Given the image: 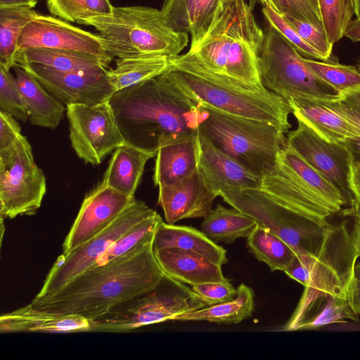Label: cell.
<instances>
[{
  "mask_svg": "<svg viewBox=\"0 0 360 360\" xmlns=\"http://www.w3.org/2000/svg\"><path fill=\"white\" fill-rule=\"evenodd\" d=\"M254 292L244 283L237 288L236 296L229 301L181 314L172 321H205L217 323H238L252 316Z\"/></svg>",
  "mask_w": 360,
  "mask_h": 360,
  "instance_id": "d6a6232c",
  "label": "cell"
},
{
  "mask_svg": "<svg viewBox=\"0 0 360 360\" xmlns=\"http://www.w3.org/2000/svg\"><path fill=\"white\" fill-rule=\"evenodd\" d=\"M198 165L207 186L219 194L227 188H260L262 176L215 146L199 131Z\"/></svg>",
  "mask_w": 360,
  "mask_h": 360,
  "instance_id": "ffe728a7",
  "label": "cell"
},
{
  "mask_svg": "<svg viewBox=\"0 0 360 360\" xmlns=\"http://www.w3.org/2000/svg\"><path fill=\"white\" fill-rule=\"evenodd\" d=\"M349 301L353 311L360 315V262L356 263L348 290Z\"/></svg>",
  "mask_w": 360,
  "mask_h": 360,
  "instance_id": "681fc988",
  "label": "cell"
},
{
  "mask_svg": "<svg viewBox=\"0 0 360 360\" xmlns=\"http://www.w3.org/2000/svg\"><path fill=\"white\" fill-rule=\"evenodd\" d=\"M135 198L101 182L84 199L63 244V253H69L105 230Z\"/></svg>",
  "mask_w": 360,
  "mask_h": 360,
  "instance_id": "e0dca14e",
  "label": "cell"
},
{
  "mask_svg": "<svg viewBox=\"0 0 360 360\" xmlns=\"http://www.w3.org/2000/svg\"><path fill=\"white\" fill-rule=\"evenodd\" d=\"M352 234L356 254L360 257V221L356 220Z\"/></svg>",
  "mask_w": 360,
  "mask_h": 360,
  "instance_id": "11a10c76",
  "label": "cell"
},
{
  "mask_svg": "<svg viewBox=\"0 0 360 360\" xmlns=\"http://www.w3.org/2000/svg\"><path fill=\"white\" fill-rule=\"evenodd\" d=\"M162 221L156 212L133 227L102 254L91 268L105 265L153 243L157 228Z\"/></svg>",
  "mask_w": 360,
  "mask_h": 360,
  "instance_id": "8d00e7d4",
  "label": "cell"
},
{
  "mask_svg": "<svg viewBox=\"0 0 360 360\" xmlns=\"http://www.w3.org/2000/svg\"><path fill=\"white\" fill-rule=\"evenodd\" d=\"M34 63L64 72L84 71L110 65L103 59L86 53L50 49L30 48L18 50L15 64Z\"/></svg>",
  "mask_w": 360,
  "mask_h": 360,
  "instance_id": "f546056e",
  "label": "cell"
},
{
  "mask_svg": "<svg viewBox=\"0 0 360 360\" xmlns=\"http://www.w3.org/2000/svg\"><path fill=\"white\" fill-rule=\"evenodd\" d=\"M198 134L181 137L162 145L155 155V186H168L192 174L198 165Z\"/></svg>",
  "mask_w": 360,
  "mask_h": 360,
  "instance_id": "d4e9b609",
  "label": "cell"
},
{
  "mask_svg": "<svg viewBox=\"0 0 360 360\" xmlns=\"http://www.w3.org/2000/svg\"><path fill=\"white\" fill-rule=\"evenodd\" d=\"M332 110L360 129V86L340 94L335 100H323Z\"/></svg>",
  "mask_w": 360,
  "mask_h": 360,
  "instance_id": "f6af8a7d",
  "label": "cell"
},
{
  "mask_svg": "<svg viewBox=\"0 0 360 360\" xmlns=\"http://www.w3.org/2000/svg\"><path fill=\"white\" fill-rule=\"evenodd\" d=\"M245 0H227L218 8L202 40L186 52L211 70L258 89L264 31Z\"/></svg>",
  "mask_w": 360,
  "mask_h": 360,
  "instance_id": "277c9868",
  "label": "cell"
},
{
  "mask_svg": "<svg viewBox=\"0 0 360 360\" xmlns=\"http://www.w3.org/2000/svg\"><path fill=\"white\" fill-rule=\"evenodd\" d=\"M272 8L281 15L290 16L323 29L318 0H271Z\"/></svg>",
  "mask_w": 360,
  "mask_h": 360,
  "instance_id": "b9f144b4",
  "label": "cell"
},
{
  "mask_svg": "<svg viewBox=\"0 0 360 360\" xmlns=\"http://www.w3.org/2000/svg\"><path fill=\"white\" fill-rule=\"evenodd\" d=\"M318 3L323 30L334 45L344 37L352 20V0H318Z\"/></svg>",
  "mask_w": 360,
  "mask_h": 360,
  "instance_id": "f35d334b",
  "label": "cell"
},
{
  "mask_svg": "<svg viewBox=\"0 0 360 360\" xmlns=\"http://www.w3.org/2000/svg\"><path fill=\"white\" fill-rule=\"evenodd\" d=\"M50 48L75 51L98 56L109 64L113 57L98 34L74 26L63 19L39 13L24 27L18 50Z\"/></svg>",
  "mask_w": 360,
  "mask_h": 360,
  "instance_id": "2e32d148",
  "label": "cell"
},
{
  "mask_svg": "<svg viewBox=\"0 0 360 360\" xmlns=\"http://www.w3.org/2000/svg\"><path fill=\"white\" fill-rule=\"evenodd\" d=\"M108 101L125 142L155 153L170 141L198 134L207 115L162 75L117 91Z\"/></svg>",
  "mask_w": 360,
  "mask_h": 360,
  "instance_id": "7a4b0ae2",
  "label": "cell"
},
{
  "mask_svg": "<svg viewBox=\"0 0 360 360\" xmlns=\"http://www.w3.org/2000/svg\"><path fill=\"white\" fill-rule=\"evenodd\" d=\"M155 259L163 273L191 286L206 282L229 281L221 265L196 252L175 248L155 250Z\"/></svg>",
  "mask_w": 360,
  "mask_h": 360,
  "instance_id": "7402d4cb",
  "label": "cell"
},
{
  "mask_svg": "<svg viewBox=\"0 0 360 360\" xmlns=\"http://www.w3.org/2000/svg\"><path fill=\"white\" fill-rule=\"evenodd\" d=\"M348 320L359 321V315L352 309L348 295L304 287L297 307L283 330L316 329Z\"/></svg>",
  "mask_w": 360,
  "mask_h": 360,
  "instance_id": "44dd1931",
  "label": "cell"
},
{
  "mask_svg": "<svg viewBox=\"0 0 360 360\" xmlns=\"http://www.w3.org/2000/svg\"></svg>",
  "mask_w": 360,
  "mask_h": 360,
  "instance_id": "6125c7cd",
  "label": "cell"
},
{
  "mask_svg": "<svg viewBox=\"0 0 360 360\" xmlns=\"http://www.w3.org/2000/svg\"><path fill=\"white\" fill-rule=\"evenodd\" d=\"M219 194L205 182L198 167L190 176L171 185L159 187L158 205L168 224L205 217Z\"/></svg>",
  "mask_w": 360,
  "mask_h": 360,
  "instance_id": "d6986e66",
  "label": "cell"
},
{
  "mask_svg": "<svg viewBox=\"0 0 360 360\" xmlns=\"http://www.w3.org/2000/svg\"><path fill=\"white\" fill-rule=\"evenodd\" d=\"M85 0H47L49 12L70 22H77L83 16Z\"/></svg>",
  "mask_w": 360,
  "mask_h": 360,
  "instance_id": "bcb514c9",
  "label": "cell"
},
{
  "mask_svg": "<svg viewBox=\"0 0 360 360\" xmlns=\"http://www.w3.org/2000/svg\"><path fill=\"white\" fill-rule=\"evenodd\" d=\"M282 16L302 39L323 55L326 60H329L333 45L328 40L323 29L293 17Z\"/></svg>",
  "mask_w": 360,
  "mask_h": 360,
  "instance_id": "7bdbcfd3",
  "label": "cell"
},
{
  "mask_svg": "<svg viewBox=\"0 0 360 360\" xmlns=\"http://www.w3.org/2000/svg\"><path fill=\"white\" fill-rule=\"evenodd\" d=\"M278 159L289 167L314 193L338 212L347 205L340 192L323 176L287 146L280 151Z\"/></svg>",
  "mask_w": 360,
  "mask_h": 360,
  "instance_id": "836d02e7",
  "label": "cell"
},
{
  "mask_svg": "<svg viewBox=\"0 0 360 360\" xmlns=\"http://www.w3.org/2000/svg\"><path fill=\"white\" fill-rule=\"evenodd\" d=\"M304 61L315 75L340 94L360 86V71L354 66L306 58Z\"/></svg>",
  "mask_w": 360,
  "mask_h": 360,
  "instance_id": "74e56055",
  "label": "cell"
},
{
  "mask_svg": "<svg viewBox=\"0 0 360 360\" xmlns=\"http://www.w3.org/2000/svg\"><path fill=\"white\" fill-rule=\"evenodd\" d=\"M70 140L84 162L99 165L107 155L125 143L109 103L66 105Z\"/></svg>",
  "mask_w": 360,
  "mask_h": 360,
  "instance_id": "4fadbf2b",
  "label": "cell"
},
{
  "mask_svg": "<svg viewBox=\"0 0 360 360\" xmlns=\"http://www.w3.org/2000/svg\"><path fill=\"white\" fill-rule=\"evenodd\" d=\"M287 146L323 176L340 192L347 204L353 205V162L344 142L329 141L297 120V127L288 133Z\"/></svg>",
  "mask_w": 360,
  "mask_h": 360,
  "instance_id": "5bb4252c",
  "label": "cell"
},
{
  "mask_svg": "<svg viewBox=\"0 0 360 360\" xmlns=\"http://www.w3.org/2000/svg\"><path fill=\"white\" fill-rule=\"evenodd\" d=\"M164 276L150 243L120 259L87 269L56 292L35 297L30 304L37 309L93 321L150 292Z\"/></svg>",
  "mask_w": 360,
  "mask_h": 360,
  "instance_id": "6da1fadb",
  "label": "cell"
},
{
  "mask_svg": "<svg viewBox=\"0 0 360 360\" xmlns=\"http://www.w3.org/2000/svg\"><path fill=\"white\" fill-rule=\"evenodd\" d=\"M262 13L269 26H271L279 32L295 48L300 55L310 56L323 61H328L323 55L302 39L284 18L271 6L269 5L262 6Z\"/></svg>",
  "mask_w": 360,
  "mask_h": 360,
  "instance_id": "60d3db41",
  "label": "cell"
},
{
  "mask_svg": "<svg viewBox=\"0 0 360 360\" xmlns=\"http://www.w3.org/2000/svg\"><path fill=\"white\" fill-rule=\"evenodd\" d=\"M38 14L28 7L0 8V66L10 70L15 65L22 31Z\"/></svg>",
  "mask_w": 360,
  "mask_h": 360,
  "instance_id": "d590c367",
  "label": "cell"
},
{
  "mask_svg": "<svg viewBox=\"0 0 360 360\" xmlns=\"http://www.w3.org/2000/svg\"><path fill=\"white\" fill-rule=\"evenodd\" d=\"M260 189L281 204L314 220L326 221L338 213L278 158L274 167L262 176Z\"/></svg>",
  "mask_w": 360,
  "mask_h": 360,
  "instance_id": "ac0fdd59",
  "label": "cell"
},
{
  "mask_svg": "<svg viewBox=\"0 0 360 360\" xmlns=\"http://www.w3.org/2000/svg\"><path fill=\"white\" fill-rule=\"evenodd\" d=\"M354 14L356 18H360V0H352Z\"/></svg>",
  "mask_w": 360,
  "mask_h": 360,
  "instance_id": "680465c9",
  "label": "cell"
},
{
  "mask_svg": "<svg viewBox=\"0 0 360 360\" xmlns=\"http://www.w3.org/2000/svg\"><path fill=\"white\" fill-rule=\"evenodd\" d=\"M155 155L125 142L114 150L101 182L127 196L135 197L145 165Z\"/></svg>",
  "mask_w": 360,
  "mask_h": 360,
  "instance_id": "83f0119b",
  "label": "cell"
},
{
  "mask_svg": "<svg viewBox=\"0 0 360 360\" xmlns=\"http://www.w3.org/2000/svg\"><path fill=\"white\" fill-rule=\"evenodd\" d=\"M352 210L356 220L360 221V198L354 200L352 205Z\"/></svg>",
  "mask_w": 360,
  "mask_h": 360,
  "instance_id": "9f6ffc18",
  "label": "cell"
},
{
  "mask_svg": "<svg viewBox=\"0 0 360 360\" xmlns=\"http://www.w3.org/2000/svg\"><path fill=\"white\" fill-rule=\"evenodd\" d=\"M202 106L207 115L199 127L202 135L262 176L274 167L278 153L287 146L285 133L280 127Z\"/></svg>",
  "mask_w": 360,
  "mask_h": 360,
  "instance_id": "8992f818",
  "label": "cell"
},
{
  "mask_svg": "<svg viewBox=\"0 0 360 360\" xmlns=\"http://www.w3.org/2000/svg\"><path fill=\"white\" fill-rule=\"evenodd\" d=\"M172 58L163 55H145L117 58L115 66L107 70L115 91L161 75L169 70Z\"/></svg>",
  "mask_w": 360,
  "mask_h": 360,
  "instance_id": "4dcf8cb0",
  "label": "cell"
},
{
  "mask_svg": "<svg viewBox=\"0 0 360 360\" xmlns=\"http://www.w3.org/2000/svg\"><path fill=\"white\" fill-rule=\"evenodd\" d=\"M21 135L20 127L15 117L0 110V150L13 144Z\"/></svg>",
  "mask_w": 360,
  "mask_h": 360,
  "instance_id": "7dc6e473",
  "label": "cell"
},
{
  "mask_svg": "<svg viewBox=\"0 0 360 360\" xmlns=\"http://www.w3.org/2000/svg\"><path fill=\"white\" fill-rule=\"evenodd\" d=\"M207 307L184 283L165 274L150 292L117 308L110 317L113 330L124 332L172 321L176 316Z\"/></svg>",
  "mask_w": 360,
  "mask_h": 360,
  "instance_id": "8fae6325",
  "label": "cell"
},
{
  "mask_svg": "<svg viewBox=\"0 0 360 360\" xmlns=\"http://www.w3.org/2000/svg\"><path fill=\"white\" fill-rule=\"evenodd\" d=\"M18 84L23 96L28 120L34 126L55 129L66 108L51 94L36 77L18 65L13 66Z\"/></svg>",
  "mask_w": 360,
  "mask_h": 360,
  "instance_id": "4316f807",
  "label": "cell"
},
{
  "mask_svg": "<svg viewBox=\"0 0 360 360\" xmlns=\"http://www.w3.org/2000/svg\"><path fill=\"white\" fill-rule=\"evenodd\" d=\"M256 4H259L262 5V6H267V5L272 6L271 0H249L248 4H249L250 7L251 8V9L253 10Z\"/></svg>",
  "mask_w": 360,
  "mask_h": 360,
  "instance_id": "6f0895ef",
  "label": "cell"
},
{
  "mask_svg": "<svg viewBox=\"0 0 360 360\" xmlns=\"http://www.w3.org/2000/svg\"><path fill=\"white\" fill-rule=\"evenodd\" d=\"M344 143L351 153L353 165L360 164V137L349 139Z\"/></svg>",
  "mask_w": 360,
  "mask_h": 360,
  "instance_id": "816d5d0a",
  "label": "cell"
},
{
  "mask_svg": "<svg viewBox=\"0 0 360 360\" xmlns=\"http://www.w3.org/2000/svg\"><path fill=\"white\" fill-rule=\"evenodd\" d=\"M1 333H77L90 331V322L77 315L51 313L33 308L30 304L2 314Z\"/></svg>",
  "mask_w": 360,
  "mask_h": 360,
  "instance_id": "cb8c5ba5",
  "label": "cell"
},
{
  "mask_svg": "<svg viewBox=\"0 0 360 360\" xmlns=\"http://www.w3.org/2000/svg\"><path fill=\"white\" fill-rule=\"evenodd\" d=\"M219 196L269 229L296 255H317L332 225L328 221L314 220L288 208L260 188H227L221 191Z\"/></svg>",
  "mask_w": 360,
  "mask_h": 360,
  "instance_id": "52a82bcc",
  "label": "cell"
},
{
  "mask_svg": "<svg viewBox=\"0 0 360 360\" xmlns=\"http://www.w3.org/2000/svg\"><path fill=\"white\" fill-rule=\"evenodd\" d=\"M32 75L54 97L67 105H94L108 101L115 92L101 67L64 72L34 63L15 64Z\"/></svg>",
  "mask_w": 360,
  "mask_h": 360,
  "instance_id": "9a60e30c",
  "label": "cell"
},
{
  "mask_svg": "<svg viewBox=\"0 0 360 360\" xmlns=\"http://www.w3.org/2000/svg\"><path fill=\"white\" fill-rule=\"evenodd\" d=\"M0 110L23 122L28 120L27 106L16 77L0 66Z\"/></svg>",
  "mask_w": 360,
  "mask_h": 360,
  "instance_id": "ab89813d",
  "label": "cell"
},
{
  "mask_svg": "<svg viewBox=\"0 0 360 360\" xmlns=\"http://www.w3.org/2000/svg\"><path fill=\"white\" fill-rule=\"evenodd\" d=\"M344 37L352 41H360V18H356L349 22Z\"/></svg>",
  "mask_w": 360,
  "mask_h": 360,
  "instance_id": "f907efd6",
  "label": "cell"
},
{
  "mask_svg": "<svg viewBox=\"0 0 360 360\" xmlns=\"http://www.w3.org/2000/svg\"><path fill=\"white\" fill-rule=\"evenodd\" d=\"M192 290L207 307L229 301L237 295V289L229 281L202 283L193 285Z\"/></svg>",
  "mask_w": 360,
  "mask_h": 360,
  "instance_id": "ee69618b",
  "label": "cell"
},
{
  "mask_svg": "<svg viewBox=\"0 0 360 360\" xmlns=\"http://www.w3.org/2000/svg\"><path fill=\"white\" fill-rule=\"evenodd\" d=\"M257 224L252 217L235 207L218 205L203 217L201 228L213 241L231 243L238 238L248 237Z\"/></svg>",
  "mask_w": 360,
  "mask_h": 360,
  "instance_id": "1f68e13d",
  "label": "cell"
},
{
  "mask_svg": "<svg viewBox=\"0 0 360 360\" xmlns=\"http://www.w3.org/2000/svg\"><path fill=\"white\" fill-rule=\"evenodd\" d=\"M356 254L347 223L332 224L316 256L295 255L284 272L304 287L348 295Z\"/></svg>",
  "mask_w": 360,
  "mask_h": 360,
  "instance_id": "9c48e42d",
  "label": "cell"
},
{
  "mask_svg": "<svg viewBox=\"0 0 360 360\" xmlns=\"http://www.w3.org/2000/svg\"><path fill=\"white\" fill-rule=\"evenodd\" d=\"M98 32L117 58L163 55L174 58L188 46V34L172 27L161 10L144 6H114L110 15L77 21Z\"/></svg>",
  "mask_w": 360,
  "mask_h": 360,
  "instance_id": "5b68a950",
  "label": "cell"
},
{
  "mask_svg": "<svg viewBox=\"0 0 360 360\" xmlns=\"http://www.w3.org/2000/svg\"><path fill=\"white\" fill-rule=\"evenodd\" d=\"M163 77L188 98L228 114L269 122L285 134L292 109L283 98L215 72L187 53L172 58Z\"/></svg>",
  "mask_w": 360,
  "mask_h": 360,
  "instance_id": "3957f363",
  "label": "cell"
},
{
  "mask_svg": "<svg viewBox=\"0 0 360 360\" xmlns=\"http://www.w3.org/2000/svg\"><path fill=\"white\" fill-rule=\"evenodd\" d=\"M227 0H165L161 11L176 30L191 35V46L206 34L219 7Z\"/></svg>",
  "mask_w": 360,
  "mask_h": 360,
  "instance_id": "484cf974",
  "label": "cell"
},
{
  "mask_svg": "<svg viewBox=\"0 0 360 360\" xmlns=\"http://www.w3.org/2000/svg\"><path fill=\"white\" fill-rule=\"evenodd\" d=\"M113 8L110 0H85L81 20L110 15L112 13Z\"/></svg>",
  "mask_w": 360,
  "mask_h": 360,
  "instance_id": "c3c4849f",
  "label": "cell"
},
{
  "mask_svg": "<svg viewBox=\"0 0 360 360\" xmlns=\"http://www.w3.org/2000/svg\"><path fill=\"white\" fill-rule=\"evenodd\" d=\"M247 238L250 251L271 271H284L296 255L285 242L259 223Z\"/></svg>",
  "mask_w": 360,
  "mask_h": 360,
  "instance_id": "e575fe53",
  "label": "cell"
},
{
  "mask_svg": "<svg viewBox=\"0 0 360 360\" xmlns=\"http://www.w3.org/2000/svg\"><path fill=\"white\" fill-rule=\"evenodd\" d=\"M175 248L200 254L223 265L228 262L226 250L208 238L202 231L185 226L166 224L158 225L153 242V250Z\"/></svg>",
  "mask_w": 360,
  "mask_h": 360,
  "instance_id": "f1b7e54d",
  "label": "cell"
},
{
  "mask_svg": "<svg viewBox=\"0 0 360 360\" xmlns=\"http://www.w3.org/2000/svg\"><path fill=\"white\" fill-rule=\"evenodd\" d=\"M287 102L297 120L329 141L345 142L360 137V129L329 108L323 100L292 97Z\"/></svg>",
  "mask_w": 360,
  "mask_h": 360,
  "instance_id": "603a6c76",
  "label": "cell"
},
{
  "mask_svg": "<svg viewBox=\"0 0 360 360\" xmlns=\"http://www.w3.org/2000/svg\"><path fill=\"white\" fill-rule=\"evenodd\" d=\"M358 69L360 71V60H359V64H358Z\"/></svg>",
  "mask_w": 360,
  "mask_h": 360,
  "instance_id": "91938a15",
  "label": "cell"
},
{
  "mask_svg": "<svg viewBox=\"0 0 360 360\" xmlns=\"http://www.w3.org/2000/svg\"><path fill=\"white\" fill-rule=\"evenodd\" d=\"M259 65L263 86L285 100L292 97L335 100L340 93L306 65L304 57L271 26L264 32Z\"/></svg>",
  "mask_w": 360,
  "mask_h": 360,
  "instance_id": "ba28073f",
  "label": "cell"
},
{
  "mask_svg": "<svg viewBox=\"0 0 360 360\" xmlns=\"http://www.w3.org/2000/svg\"><path fill=\"white\" fill-rule=\"evenodd\" d=\"M351 184L355 200L360 198V164L353 165Z\"/></svg>",
  "mask_w": 360,
  "mask_h": 360,
  "instance_id": "f5cc1de1",
  "label": "cell"
},
{
  "mask_svg": "<svg viewBox=\"0 0 360 360\" xmlns=\"http://www.w3.org/2000/svg\"><path fill=\"white\" fill-rule=\"evenodd\" d=\"M37 3L35 0H0V8L11 7H28L33 8Z\"/></svg>",
  "mask_w": 360,
  "mask_h": 360,
  "instance_id": "db71d44e",
  "label": "cell"
},
{
  "mask_svg": "<svg viewBox=\"0 0 360 360\" xmlns=\"http://www.w3.org/2000/svg\"><path fill=\"white\" fill-rule=\"evenodd\" d=\"M46 192L45 176L22 134L13 144L0 150L1 217L34 214Z\"/></svg>",
  "mask_w": 360,
  "mask_h": 360,
  "instance_id": "30bf717a",
  "label": "cell"
},
{
  "mask_svg": "<svg viewBox=\"0 0 360 360\" xmlns=\"http://www.w3.org/2000/svg\"><path fill=\"white\" fill-rule=\"evenodd\" d=\"M37 2L38 1V0H35Z\"/></svg>",
  "mask_w": 360,
  "mask_h": 360,
  "instance_id": "94428289",
  "label": "cell"
},
{
  "mask_svg": "<svg viewBox=\"0 0 360 360\" xmlns=\"http://www.w3.org/2000/svg\"><path fill=\"white\" fill-rule=\"evenodd\" d=\"M156 213L144 202L135 200L99 234L67 254L62 253L48 273L36 297L50 295L91 268L99 257L129 230Z\"/></svg>",
  "mask_w": 360,
  "mask_h": 360,
  "instance_id": "7c38bea8",
  "label": "cell"
}]
</instances>
